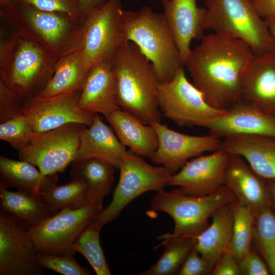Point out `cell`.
Instances as JSON below:
<instances>
[{"instance_id": "1", "label": "cell", "mask_w": 275, "mask_h": 275, "mask_svg": "<svg viewBox=\"0 0 275 275\" xmlns=\"http://www.w3.org/2000/svg\"><path fill=\"white\" fill-rule=\"evenodd\" d=\"M184 67L193 84L212 106L227 109L240 100L242 75L254 53L241 40L204 35Z\"/></svg>"}, {"instance_id": "2", "label": "cell", "mask_w": 275, "mask_h": 275, "mask_svg": "<svg viewBox=\"0 0 275 275\" xmlns=\"http://www.w3.org/2000/svg\"><path fill=\"white\" fill-rule=\"evenodd\" d=\"M59 57L23 33L1 32L0 81L25 100L37 96L53 73Z\"/></svg>"}, {"instance_id": "3", "label": "cell", "mask_w": 275, "mask_h": 275, "mask_svg": "<svg viewBox=\"0 0 275 275\" xmlns=\"http://www.w3.org/2000/svg\"><path fill=\"white\" fill-rule=\"evenodd\" d=\"M117 77L119 107L142 122H160L159 81L150 61L133 42L126 41L111 59Z\"/></svg>"}, {"instance_id": "4", "label": "cell", "mask_w": 275, "mask_h": 275, "mask_svg": "<svg viewBox=\"0 0 275 275\" xmlns=\"http://www.w3.org/2000/svg\"><path fill=\"white\" fill-rule=\"evenodd\" d=\"M122 23L126 41L134 43L150 61L159 82L170 81L184 67L163 13L149 6L136 11L123 10Z\"/></svg>"}, {"instance_id": "5", "label": "cell", "mask_w": 275, "mask_h": 275, "mask_svg": "<svg viewBox=\"0 0 275 275\" xmlns=\"http://www.w3.org/2000/svg\"><path fill=\"white\" fill-rule=\"evenodd\" d=\"M0 16L13 32L32 37L59 58L81 46L80 21L66 14L42 10L16 1L0 5Z\"/></svg>"}, {"instance_id": "6", "label": "cell", "mask_w": 275, "mask_h": 275, "mask_svg": "<svg viewBox=\"0 0 275 275\" xmlns=\"http://www.w3.org/2000/svg\"><path fill=\"white\" fill-rule=\"evenodd\" d=\"M205 30L246 43L254 54L275 51V40L251 0H204Z\"/></svg>"}, {"instance_id": "7", "label": "cell", "mask_w": 275, "mask_h": 275, "mask_svg": "<svg viewBox=\"0 0 275 275\" xmlns=\"http://www.w3.org/2000/svg\"><path fill=\"white\" fill-rule=\"evenodd\" d=\"M235 200L234 193L225 185L202 196L186 194L179 188L170 191L162 189L154 196L151 208L172 217L175 224L173 236L195 238L209 225L208 219L217 209Z\"/></svg>"}, {"instance_id": "8", "label": "cell", "mask_w": 275, "mask_h": 275, "mask_svg": "<svg viewBox=\"0 0 275 275\" xmlns=\"http://www.w3.org/2000/svg\"><path fill=\"white\" fill-rule=\"evenodd\" d=\"M118 170L119 181L112 201L95 219L101 228L116 218L122 210L140 195L149 191L157 192L163 189L172 175L165 167L151 165L130 150L121 161Z\"/></svg>"}, {"instance_id": "9", "label": "cell", "mask_w": 275, "mask_h": 275, "mask_svg": "<svg viewBox=\"0 0 275 275\" xmlns=\"http://www.w3.org/2000/svg\"><path fill=\"white\" fill-rule=\"evenodd\" d=\"M158 101L161 114L180 127H204L227 111L206 101L203 93L188 80L184 67L170 81L159 83Z\"/></svg>"}, {"instance_id": "10", "label": "cell", "mask_w": 275, "mask_h": 275, "mask_svg": "<svg viewBox=\"0 0 275 275\" xmlns=\"http://www.w3.org/2000/svg\"><path fill=\"white\" fill-rule=\"evenodd\" d=\"M122 0H106L80 19L81 49L87 67L95 63L111 60L126 41L122 23Z\"/></svg>"}, {"instance_id": "11", "label": "cell", "mask_w": 275, "mask_h": 275, "mask_svg": "<svg viewBox=\"0 0 275 275\" xmlns=\"http://www.w3.org/2000/svg\"><path fill=\"white\" fill-rule=\"evenodd\" d=\"M87 126L69 123L48 131L34 132L17 150L20 160L38 167L46 176L63 173L76 158L80 135Z\"/></svg>"}, {"instance_id": "12", "label": "cell", "mask_w": 275, "mask_h": 275, "mask_svg": "<svg viewBox=\"0 0 275 275\" xmlns=\"http://www.w3.org/2000/svg\"><path fill=\"white\" fill-rule=\"evenodd\" d=\"M102 203L82 208L64 209L28 230L38 253L75 255L72 244L79 235L95 221L103 209Z\"/></svg>"}, {"instance_id": "13", "label": "cell", "mask_w": 275, "mask_h": 275, "mask_svg": "<svg viewBox=\"0 0 275 275\" xmlns=\"http://www.w3.org/2000/svg\"><path fill=\"white\" fill-rule=\"evenodd\" d=\"M81 91L48 97H35L24 100L22 114L30 121L34 132L48 131L69 123L90 126L96 114L78 107Z\"/></svg>"}, {"instance_id": "14", "label": "cell", "mask_w": 275, "mask_h": 275, "mask_svg": "<svg viewBox=\"0 0 275 275\" xmlns=\"http://www.w3.org/2000/svg\"><path fill=\"white\" fill-rule=\"evenodd\" d=\"M37 251L26 229L0 211V275H41Z\"/></svg>"}, {"instance_id": "15", "label": "cell", "mask_w": 275, "mask_h": 275, "mask_svg": "<svg viewBox=\"0 0 275 275\" xmlns=\"http://www.w3.org/2000/svg\"><path fill=\"white\" fill-rule=\"evenodd\" d=\"M151 125L158 139V147L151 160L172 174L177 173L189 159L208 151L221 148L220 138L211 134L203 136L185 134L169 128L160 122Z\"/></svg>"}, {"instance_id": "16", "label": "cell", "mask_w": 275, "mask_h": 275, "mask_svg": "<svg viewBox=\"0 0 275 275\" xmlns=\"http://www.w3.org/2000/svg\"><path fill=\"white\" fill-rule=\"evenodd\" d=\"M230 153L223 148L188 160L172 175L168 185L177 186L185 194L196 196L211 194L224 185Z\"/></svg>"}, {"instance_id": "17", "label": "cell", "mask_w": 275, "mask_h": 275, "mask_svg": "<svg viewBox=\"0 0 275 275\" xmlns=\"http://www.w3.org/2000/svg\"><path fill=\"white\" fill-rule=\"evenodd\" d=\"M210 134L219 138L237 135H261L275 138V116L240 100L222 116L207 123Z\"/></svg>"}, {"instance_id": "18", "label": "cell", "mask_w": 275, "mask_h": 275, "mask_svg": "<svg viewBox=\"0 0 275 275\" xmlns=\"http://www.w3.org/2000/svg\"><path fill=\"white\" fill-rule=\"evenodd\" d=\"M163 14L185 63L191 52L193 40L204 36L207 16L206 7H199L196 0H162Z\"/></svg>"}, {"instance_id": "19", "label": "cell", "mask_w": 275, "mask_h": 275, "mask_svg": "<svg viewBox=\"0 0 275 275\" xmlns=\"http://www.w3.org/2000/svg\"><path fill=\"white\" fill-rule=\"evenodd\" d=\"M240 100L275 116V51L254 54L242 76Z\"/></svg>"}, {"instance_id": "20", "label": "cell", "mask_w": 275, "mask_h": 275, "mask_svg": "<svg viewBox=\"0 0 275 275\" xmlns=\"http://www.w3.org/2000/svg\"><path fill=\"white\" fill-rule=\"evenodd\" d=\"M117 77L111 60L93 64L89 69L80 93L78 107L106 119L120 109L117 101Z\"/></svg>"}, {"instance_id": "21", "label": "cell", "mask_w": 275, "mask_h": 275, "mask_svg": "<svg viewBox=\"0 0 275 275\" xmlns=\"http://www.w3.org/2000/svg\"><path fill=\"white\" fill-rule=\"evenodd\" d=\"M224 185L234 193L236 200L251 209L254 214L271 207L265 179L255 173L240 155L230 153L225 172Z\"/></svg>"}, {"instance_id": "22", "label": "cell", "mask_w": 275, "mask_h": 275, "mask_svg": "<svg viewBox=\"0 0 275 275\" xmlns=\"http://www.w3.org/2000/svg\"><path fill=\"white\" fill-rule=\"evenodd\" d=\"M221 148L241 156L262 178L275 180V138L261 135H233L224 138Z\"/></svg>"}, {"instance_id": "23", "label": "cell", "mask_w": 275, "mask_h": 275, "mask_svg": "<svg viewBox=\"0 0 275 275\" xmlns=\"http://www.w3.org/2000/svg\"><path fill=\"white\" fill-rule=\"evenodd\" d=\"M128 150L117 136L112 127L104 123L98 114L90 126L82 131L76 159L96 158L119 168Z\"/></svg>"}, {"instance_id": "24", "label": "cell", "mask_w": 275, "mask_h": 275, "mask_svg": "<svg viewBox=\"0 0 275 275\" xmlns=\"http://www.w3.org/2000/svg\"><path fill=\"white\" fill-rule=\"evenodd\" d=\"M106 119L123 146L137 155L151 159L158 144L157 132L151 125L121 108Z\"/></svg>"}, {"instance_id": "25", "label": "cell", "mask_w": 275, "mask_h": 275, "mask_svg": "<svg viewBox=\"0 0 275 275\" xmlns=\"http://www.w3.org/2000/svg\"><path fill=\"white\" fill-rule=\"evenodd\" d=\"M211 217V224L194 238V248L214 267L230 248L233 225L231 203L217 209Z\"/></svg>"}, {"instance_id": "26", "label": "cell", "mask_w": 275, "mask_h": 275, "mask_svg": "<svg viewBox=\"0 0 275 275\" xmlns=\"http://www.w3.org/2000/svg\"><path fill=\"white\" fill-rule=\"evenodd\" d=\"M1 210L27 230L52 215L42 195L9 190L0 183Z\"/></svg>"}, {"instance_id": "27", "label": "cell", "mask_w": 275, "mask_h": 275, "mask_svg": "<svg viewBox=\"0 0 275 275\" xmlns=\"http://www.w3.org/2000/svg\"><path fill=\"white\" fill-rule=\"evenodd\" d=\"M0 183L6 187L34 195L41 194L57 184L58 176L44 175L35 166L24 160L0 156Z\"/></svg>"}, {"instance_id": "28", "label": "cell", "mask_w": 275, "mask_h": 275, "mask_svg": "<svg viewBox=\"0 0 275 275\" xmlns=\"http://www.w3.org/2000/svg\"><path fill=\"white\" fill-rule=\"evenodd\" d=\"M88 70L81 47L71 53L60 57L55 65L52 77L37 96L48 97L62 93L81 91Z\"/></svg>"}, {"instance_id": "29", "label": "cell", "mask_w": 275, "mask_h": 275, "mask_svg": "<svg viewBox=\"0 0 275 275\" xmlns=\"http://www.w3.org/2000/svg\"><path fill=\"white\" fill-rule=\"evenodd\" d=\"M72 163L70 172L71 178H80L86 182L92 203H102L112 189L116 168L111 163L96 158L76 159Z\"/></svg>"}, {"instance_id": "30", "label": "cell", "mask_w": 275, "mask_h": 275, "mask_svg": "<svg viewBox=\"0 0 275 275\" xmlns=\"http://www.w3.org/2000/svg\"><path fill=\"white\" fill-rule=\"evenodd\" d=\"M164 250L158 260L139 275H173L178 273L191 251L194 248V238L175 236L167 233L161 237Z\"/></svg>"}, {"instance_id": "31", "label": "cell", "mask_w": 275, "mask_h": 275, "mask_svg": "<svg viewBox=\"0 0 275 275\" xmlns=\"http://www.w3.org/2000/svg\"><path fill=\"white\" fill-rule=\"evenodd\" d=\"M41 195L52 215L64 209H76L92 203L88 194L87 184L80 178H73L62 185L56 184Z\"/></svg>"}, {"instance_id": "32", "label": "cell", "mask_w": 275, "mask_h": 275, "mask_svg": "<svg viewBox=\"0 0 275 275\" xmlns=\"http://www.w3.org/2000/svg\"><path fill=\"white\" fill-rule=\"evenodd\" d=\"M252 243L270 274L275 275V213L271 207L254 214Z\"/></svg>"}, {"instance_id": "33", "label": "cell", "mask_w": 275, "mask_h": 275, "mask_svg": "<svg viewBox=\"0 0 275 275\" xmlns=\"http://www.w3.org/2000/svg\"><path fill=\"white\" fill-rule=\"evenodd\" d=\"M233 216L232 237L230 250L239 263L252 249L254 214L236 200L231 203Z\"/></svg>"}, {"instance_id": "34", "label": "cell", "mask_w": 275, "mask_h": 275, "mask_svg": "<svg viewBox=\"0 0 275 275\" xmlns=\"http://www.w3.org/2000/svg\"><path fill=\"white\" fill-rule=\"evenodd\" d=\"M101 228L94 221L79 235L72 244L75 252L84 256L97 275L111 274L100 242Z\"/></svg>"}, {"instance_id": "35", "label": "cell", "mask_w": 275, "mask_h": 275, "mask_svg": "<svg viewBox=\"0 0 275 275\" xmlns=\"http://www.w3.org/2000/svg\"><path fill=\"white\" fill-rule=\"evenodd\" d=\"M34 132L30 121L23 114L0 124V139L17 151L29 142Z\"/></svg>"}, {"instance_id": "36", "label": "cell", "mask_w": 275, "mask_h": 275, "mask_svg": "<svg viewBox=\"0 0 275 275\" xmlns=\"http://www.w3.org/2000/svg\"><path fill=\"white\" fill-rule=\"evenodd\" d=\"M37 258L43 268L63 275L92 274L90 270L77 263L74 255H54L37 253Z\"/></svg>"}, {"instance_id": "37", "label": "cell", "mask_w": 275, "mask_h": 275, "mask_svg": "<svg viewBox=\"0 0 275 275\" xmlns=\"http://www.w3.org/2000/svg\"><path fill=\"white\" fill-rule=\"evenodd\" d=\"M39 9L59 12L80 21L81 11L79 0H18Z\"/></svg>"}, {"instance_id": "38", "label": "cell", "mask_w": 275, "mask_h": 275, "mask_svg": "<svg viewBox=\"0 0 275 275\" xmlns=\"http://www.w3.org/2000/svg\"><path fill=\"white\" fill-rule=\"evenodd\" d=\"M24 100L0 81V123L22 114Z\"/></svg>"}, {"instance_id": "39", "label": "cell", "mask_w": 275, "mask_h": 275, "mask_svg": "<svg viewBox=\"0 0 275 275\" xmlns=\"http://www.w3.org/2000/svg\"><path fill=\"white\" fill-rule=\"evenodd\" d=\"M213 266L194 248L180 267L178 275H205L211 274Z\"/></svg>"}, {"instance_id": "40", "label": "cell", "mask_w": 275, "mask_h": 275, "mask_svg": "<svg viewBox=\"0 0 275 275\" xmlns=\"http://www.w3.org/2000/svg\"><path fill=\"white\" fill-rule=\"evenodd\" d=\"M238 263L241 274H270V271L266 263L254 249H251L249 251Z\"/></svg>"}, {"instance_id": "41", "label": "cell", "mask_w": 275, "mask_h": 275, "mask_svg": "<svg viewBox=\"0 0 275 275\" xmlns=\"http://www.w3.org/2000/svg\"><path fill=\"white\" fill-rule=\"evenodd\" d=\"M212 275H242L239 263L229 249L214 265Z\"/></svg>"}, {"instance_id": "42", "label": "cell", "mask_w": 275, "mask_h": 275, "mask_svg": "<svg viewBox=\"0 0 275 275\" xmlns=\"http://www.w3.org/2000/svg\"><path fill=\"white\" fill-rule=\"evenodd\" d=\"M257 14L263 19L275 20V0H251Z\"/></svg>"}, {"instance_id": "43", "label": "cell", "mask_w": 275, "mask_h": 275, "mask_svg": "<svg viewBox=\"0 0 275 275\" xmlns=\"http://www.w3.org/2000/svg\"><path fill=\"white\" fill-rule=\"evenodd\" d=\"M81 11V17L89 11L102 6L106 0H79Z\"/></svg>"}, {"instance_id": "44", "label": "cell", "mask_w": 275, "mask_h": 275, "mask_svg": "<svg viewBox=\"0 0 275 275\" xmlns=\"http://www.w3.org/2000/svg\"><path fill=\"white\" fill-rule=\"evenodd\" d=\"M270 193L271 208L275 213V180L265 179Z\"/></svg>"}, {"instance_id": "45", "label": "cell", "mask_w": 275, "mask_h": 275, "mask_svg": "<svg viewBox=\"0 0 275 275\" xmlns=\"http://www.w3.org/2000/svg\"><path fill=\"white\" fill-rule=\"evenodd\" d=\"M267 25L275 40V20L271 18L264 19Z\"/></svg>"}, {"instance_id": "46", "label": "cell", "mask_w": 275, "mask_h": 275, "mask_svg": "<svg viewBox=\"0 0 275 275\" xmlns=\"http://www.w3.org/2000/svg\"><path fill=\"white\" fill-rule=\"evenodd\" d=\"M17 1L18 0H0V5L11 4Z\"/></svg>"}]
</instances>
